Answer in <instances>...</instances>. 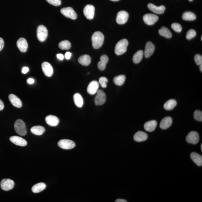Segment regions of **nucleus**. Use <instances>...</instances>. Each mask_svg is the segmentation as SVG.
<instances>
[{
  "label": "nucleus",
  "mask_w": 202,
  "mask_h": 202,
  "mask_svg": "<svg viewBox=\"0 0 202 202\" xmlns=\"http://www.w3.org/2000/svg\"><path fill=\"white\" fill-rule=\"evenodd\" d=\"M200 140L198 134L195 131H192L188 134L186 137V141L188 143L195 144H197Z\"/></svg>",
  "instance_id": "obj_9"
},
{
  "label": "nucleus",
  "mask_w": 202,
  "mask_h": 202,
  "mask_svg": "<svg viewBox=\"0 0 202 202\" xmlns=\"http://www.w3.org/2000/svg\"><path fill=\"white\" fill-rule=\"evenodd\" d=\"M182 19L186 21H193L196 20V16L194 13L191 12H186L182 15Z\"/></svg>",
  "instance_id": "obj_32"
},
{
  "label": "nucleus",
  "mask_w": 202,
  "mask_h": 202,
  "mask_svg": "<svg viewBox=\"0 0 202 202\" xmlns=\"http://www.w3.org/2000/svg\"><path fill=\"white\" fill-rule=\"evenodd\" d=\"M143 19L146 24L152 25L158 21L159 17L155 14L148 13L144 15Z\"/></svg>",
  "instance_id": "obj_8"
},
{
  "label": "nucleus",
  "mask_w": 202,
  "mask_h": 202,
  "mask_svg": "<svg viewBox=\"0 0 202 202\" xmlns=\"http://www.w3.org/2000/svg\"><path fill=\"white\" fill-rule=\"evenodd\" d=\"M28 83L30 84H33L34 82H35V80L33 78H29L28 79V80H27Z\"/></svg>",
  "instance_id": "obj_47"
},
{
  "label": "nucleus",
  "mask_w": 202,
  "mask_h": 202,
  "mask_svg": "<svg viewBox=\"0 0 202 202\" xmlns=\"http://www.w3.org/2000/svg\"><path fill=\"white\" fill-rule=\"evenodd\" d=\"M194 60L196 65H200L202 64V56L200 54H197L195 56Z\"/></svg>",
  "instance_id": "obj_40"
},
{
  "label": "nucleus",
  "mask_w": 202,
  "mask_h": 202,
  "mask_svg": "<svg viewBox=\"0 0 202 202\" xmlns=\"http://www.w3.org/2000/svg\"><path fill=\"white\" fill-rule=\"evenodd\" d=\"M108 81V79L105 77H100L99 78V83L103 88H106L107 87V83Z\"/></svg>",
  "instance_id": "obj_39"
},
{
  "label": "nucleus",
  "mask_w": 202,
  "mask_h": 202,
  "mask_svg": "<svg viewBox=\"0 0 202 202\" xmlns=\"http://www.w3.org/2000/svg\"><path fill=\"white\" fill-rule=\"evenodd\" d=\"M61 13L65 17L73 20H75L77 17L75 11L70 7L63 8L61 9Z\"/></svg>",
  "instance_id": "obj_6"
},
{
  "label": "nucleus",
  "mask_w": 202,
  "mask_h": 202,
  "mask_svg": "<svg viewBox=\"0 0 202 202\" xmlns=\"http://www.w3.org/2000/svg\"><path fill=\"white\" fill-rule=\"evenodd\" d=\"M1 187L3 190L4 191H9L13 189L14 186V182L13 180L5 179L1 181Z\"/></svg>",
  "instance_id": "obj_10"
},
{
  "label": "nucleus",
  "mask_w": 202,
  "mask_h": 202,
  "mask_svg": "<svg viewBox=\"0 0 202 202\" xmlns=\"http://www.w3.org/2000/svg\"><path fill=\"white\" fill-rule=\"evenodd\" d=\"M191 158L192 160L198 166H202V156L200 154L196 152H192L191 154Z\"/></svg>",
  "instance_id": "obj_25"
},
{
  "label": "nucleus",
  "mask_w": 202,
  "mask_h": 202,
  "mask_svg": "<svg viewBox=\"0 0 202 202\" xmlns=\"http://www.w3.org/2000/svg\"><path fill=\"white\" fill-rule=\"evenodd\" d=\"M189 1H192L193 0H189Z\"/></svg>",
  "instance_id": "obj_52"
},
{
  "label": "nucleus",
  "mask_w": 202,
  "mask_h": 202,
  "mask_svg": "<svg viewBox=\"0 0 202 202\" xmlns=\"http://www.w3.org/2000/svg\"><path fill=\"white\" fill-rule=\"evenodd\" d=\"M147 6L150 10L157 14H162L166 10V7L164 5L157 6L153 4L150 3L147 5Z\"/></svg>",
  "instance_id": "obj_17"
},
{
  "label": "nucleus",
  "mask_w": 202,
  "mask_h": 202,
  "mask_svg": "<svg viewBox=\"0 0 202 202\" xmlns=\"http://www.w3.org/2000/svg\"><path fill=\"white\" fill-rule=\"evenodd\" d=\"M144 53L142 50L139 51L134 54L133 57V60L135 64L139 63L142 59Z\"/></svg>",
  "instance_id": "obj_33"
},
{
  "label": "nucleus",
  "mask_w": 202,
  "mask_h": 202,
  "mask_svg": "<svg viewBox=\"0 0 202 202\" xmlns=\"http://www.w3.org/2000/svg\"><path fill=\"white\" fill-rule=\"evenodd\" d=\"M14 129L16 133L21 136L27 134V129L25 123L21 119H18L14 124Z\"/></svg>",
  "instance_id": "obj_3"
},
{
  "label": "nucleus",
  "mask_w": 202,
  "mask_h": 202,
  "mask_svg": "<svg viewBox=\"0 0 202 202\" xmlns=\"http://www.w3.org/2000/svg\"><path fill=\"white\" fill-rule=\"evenodd\" d=\"M4 107V105L3 102L0 99V111L3 110Z\"/></svg>",
  "instance_id": "obj_46"
},
{
  "label": "nucleus",
  "mask_w": 202,
  "mask_h": 202,
  "mask_svg": "<svg viewBox=\"0 0 202 202\" xmlns=\"http://www.w3.org/2000/svg\"><path fill=\"white\" fill-rule=\"evenodd\" d=\"M126 77L124 75H121L116 76L114 79V82L116 85L121 86L125 83Z\"/></svg>",
  "instance_id": "obj_34"
},
{
  "label": "nucleus",
  "mask_w": 202,
  "mask_h": 202,
  "mask_svg": "<svg viewBox=\"0 0 202 202\" xmlns=\"http://www.w3.org/2000/svg\"><path fill=\"white\" fill-rule=\"evenodd\" d=\"M95 7L92 5H87L85 7L84 13L85 17L89 20L93 18L95 14Z\"/></svg>",
  "instance_id": "obj_12"
},
{
  "label": "nucleus",
  "mask_w": 202,
  "mask_h": 202,
  "mask_svg": "<svg viewBox=\"0 0 202 202\" xmlns=\"http://www.w3.org/2000/svg\"><path fill=\"white\" fill-rule=\"evenodd\" d=\"M148 136L147 133L142 131H138L135 134L134 136V139L135 141L142 142L147 140Z\"/></svg>",
  "instance_id": "obj_22"
},
{
  "label": "nucleus",
  "mask_w": 202,
  "mask_h": 202,
  "mask_svg": "<svg viewBox=\"0 0 202 202\" xmlns=\"http://www.w3.org/2000/svg\"><path fill=\"white\" fill-rule=\"evenodd\" d=\"M92 45L95 49L100 48L103 44L104 41V36L102 32L97 31L93 33L92 35Z\"/></svg>",
  "instance_id": "obj_1"
},
{
  "label": "nucleus",
  "mask_w": 202,
  "mask_h": 202,
  "mask_svg": "<svg viewBox=\"0 0 202 202\" xmlns=\"http://www.w3.org/2000/svg\"><path fill=\"white\" fill-rule=\"evenodd\" d=\"M129 13L126 11H121L117 15L116 21L118 24H123L126 23L129 19Z\"/></svg>",
  "instance_id": "obj_11"
},
{
  "label": "nucleus",
  "mask_w": 202,
  "mask_h": 202,
  "mask_svg": "<svg viewBox=\"0 0 202 202\" xmlns=\"http://www.w3.org/2000/svg\"><path fill=\"white\" fill-rule=\"evenodd\" d=\"M9 140L14 144L20 147H25L27 144V142L25 139L19 136H12L10 137Z\"/></svg>",
  "instance_id": "obj_16"
},
{
  "label": "nucleus",
  "mask_w": 202,
  "mask_h": 202,
  "mask_svg": "<svg viewBox=\"0 0 202 202\" xmlns=\"http://www.w3.org/2000/svg\"><path fill=\"white\" fill-rule=\"evenodd\" d=\"M110 1H119V0H110Z\"/></svg>",
  "instance_id": "obj_50"
},
{
  "label": "nucleus",
  "mask_w": 202,
  "mask_h": 202,
  "mask_svg": "<svg viewBox=\"0 0 202 202\" xmlns=\"http://www.w3.org/2000/svg\"><path fill=\"white\" fill-rule=\"evenodd\" d=\"M48 35L47 28L43 25H40L37 30V36L38 39L41 42L44 41Z\"/></svg>",
  "instance_id": "obj_4"
},
{
  "label": "nucleus",
  "mask_w": 202,
  "mask_h": 202,
  "mask_svg": "<svg viewBox=\"0 0 202 202\" xmlns=\"http://www.w3.org/2000/svg\"><path fill=\"white\" fill-rule=\"evenodd\" d=\"M157 125V123L155 120L149 121L144 124V129L147 132H153L156 129Z\"/></svg>",
  "instance_id": "obj_23"
},
{
  "label": "nucleus",
  "mask_w": 202,
  "mask_h": 202,
  "mask_svg": "<svg viewBox=\"0 0 202 202\" xmlns=\"http://www.w3.org/2000/svg\"><path fill=\"white\" fill-rule=\"evenodd\" d=\"M42 68L43 73L47 77H50L53 75V69L51 64L47 62H44L42 64Z\"/></svg>",
  "instance_id": "obj_13"
},
{
  "label": "nucleus",
  "mask_w": 202,
  "mask_h": 202,
  "mask_svg": "<svg viewBox=\"0 0 202 202\" xmlns=\"http://www.w3.org/2000/svg\"><path fill=\"white\" fill-rule=\"evenodd\" d=\"M58 46L61 50H68L70 48L71 44L69 41L65 40L60 42Z\"/></svg>",
  "instance_id": "obj_35"
},
{
  "label": "nucleus",
  "mask_w": 202,
  "mask_h": 202,
  "mask_svg": "<svg viewBox=\"0 0 202 202\" xmlns=\"http://www.w3.org/2000/svg\"><path fill=\"white\" fill-rule=\"evenodd\" d=\"M106 95L102 90H98L95 99V103L97 106L102 105L105 103Z\"/></svg>",
  "instance_id": "obj_7"
},
{
  "label": "nucleus",
  "mask_w": 202,
  "mask_h": 202,
  "mask_svg": "<svg viewBox=\"0 0 202 202\" xmlns=\"http://www.w3.org/2000/svg\"><path fill=\"white\" fill-rule=\"evenodd\" d=\"M46 124L51 126L55 127L59 123V119L56 116L53 115L47 116L46 118Z\"/></svg>",
  "instance_id": "obj_19"
},
{
  "label": "nucleus",
  "mask_w": 202,
  "mask_h": 202,
  "mask_svg": "<svg viewBox=\"0 0 202 202\" xmlns=\"http://www.w3.org/2000/svg\"><path fill=\"white\" fill-rule=\"evenodd\" d=\"M159 33L161 36L166 38H171L172 36V34L170 30L165 27H162L159 29Z\"/></svg>",
  "instance_id": "obj_30"
},
{
  "label": "nucleus",
  "mask_w": 202,
  "mask_h": 202,
  "mask_svg": "<svg viewBox=\"0 0 202 202\" xmlns=\"http://www.w3.org/2000/svg\"><path fill=\"white\" fill-rule=\"evenodd\" d=\"M194 117L197 121L201 122L202 121V112L200 110H196L194 113Z\"/></svg>",
  "instance_id": "obj_37"
},
{
  "label": "nucleus",
  "mask_w": 202,
  "mask_h": 202,
  "mask_svg": "<svg viewBox=\"0 0 202 202\" xmlns=\"http://www.w3.org/2000/svg\"><path fill=\"white\" fill-rule=\"evenodd\" d=\"M129 45V42L126 39L120 40L116 44L115 51L117 55H121L126 52L127 48Z\"/></svg>",
  "instance_id": "obj_2"
},
{
  "label": "nucleus",
  "mask_w": 202,
  "mask_h": 202,
  "mask_svg": "<svg viewBox=\"0 0 202 202\" xmlns=\"http://www.w3.org/2000/svg\"><path fill=\"white\" fill-rule=\"evenodd\" d=\"M155 50V46L152 42L150 41L146 43L145 50L144 51V56L148 58L153 54Z\"/></svg>",
  "instance_id": "obj_15"
},
{
  "label": "nucleus",
  "mask_w": 202,
  "mask_h": 202,
  "mask_svg": "<svg viewBox=\"0 0 202 202\" xmlns=\"http://www.w3.org/2000/svg\"><path fill=\"white\" fill-rule=\"evenodd\" d=\"M115 202H127L126 200H124V199H118L115 201Z\"/></svg>",
  "instance_id": "obj_48"
},
{
  "label": "nucleus",
  "mask_w": 202,
  "mask_h": 202,
  "mask_svg": "<svg viewBox=\"0 0 202 202\" xmlns=\"http://www.w3.org/2000/svg\"><path fill=\"white\" fill-rule=\"evenodd\" d=\"M71 55V53L69 52H67L65 54V58H66V59L69 60L70 59Z\"/></svg>",
  "instance_id": "obj_43"
},
{
  "label": "nucleus",
  "mask_w": 202,
  "mask_h": 202,
  "mask_svg": "<svg viewBox=\"0 0 202 202\" xmlns=\"http://www.w3.org/2000/svg\"><path fill=\"white\" fill-rule=\"evenodd\" d=\"M46 187V184L43 183L41 182L33 186L32 188V191L33 193H39L44 190Z\"/></svg>",
  "instance_id": "obj_27"
},
{
  "label": "nucleus",
  "mask_w": 202,
  "mask_h": 202,
  "mask_svg": "<svg viewBox=\"0 0 202 202\" xmlns=\"http://www.w3.org/2000/svg\"><path fill=\"white\" fill-rule=\"evenodd\" d=\"M58 145L60 148L66 150L72 149L75 147L74 142L68 139H62L60 140Z\"/></svg>",
  "instance_id": "obj_5"
},
{
  "label": "nucleus",
  "mask_w": 202,
  "mask_h": 202,
  "mask_svg": "<svg viewBox=\"0 0 202 202\" xmlns=\"http://www.w3.org/2000/svg\"><path fill=\"white\" fill-rule=\"evenodd\" d=\"M99 83L96 80L91 82L87 87V91L88 94L90 95H94L96 94L99 90Z\"/></svg>",
  "instance_id": "obj_14"
},
{
  "label": "nucleus",
  "mask_w": 202,
  "mask_h": 202,
  "mask_svg": "<svg viewBox=\"0 0 202 202\" xmlns=\"http://www.w3.org/2000/svg\"><path fill=\"white\" fill-rule=\"evenodd\" d=\"M201 151H202V144H201Z\"/></svg>",
  "instance_id": "obj_51"
},
{
  "label": "nucleus",
  "mask_w": 202,
  "mask_h": 202,
  "mask_svg": "<svg viewBox=\"0 0 202 202\" xmlns=\"http://www.w3.org/2000/svg\"><path fill=\"white\" fill-rule=\"evenodd\" d=\"M109 61L107 55H103L100 57V61L98 63V67L100 70L103 71L105 69L106 64Z\"/></svg>",
  "instance_id": "obj_24"
},
{
  "label": "nucleus",
  "mask_w": 202,
  "mask_h": 202,
  "mask_svg": "<svg viewBox=\"0 0 202 202\" xmlns=\"http://www.w3.org/2000/svg\"><path fill=\"white\" fill-rule=\"evenodd\" d=\"M29 71V68L26 67H24L22 70V73L23 74H26L28 73Z\"/></svg>",
  "instance_id": "obj_44"
},
{
  "label": "nucleus",
  "mask_w": 202,
  "mask_h": 202,
  "mask_svg": "<svg viewBox=\"0 0 202 202\" xmlns=\"http://www.w3.org/2000/svg\"><path fill=\"white\" fill-rule=\"evenodd\" d=\"M17 45L19 50L21 52L25 53L28 50V42L24 38H21L18 39L17 42Z\"/></svg>",
  "instance_id": "obj_18"
},
{
  "label": "nucleus",
  "mask_w": 202,
  "mask_h": 202,
  "mask_svg": "<svg viewBox=\"0 0 202 202\" xmlns=\"http://www.w3.org/2000/svg\"><path fill=\"white\" fill-rule=\"evenodd\" d=\"M177 105V102L174 99H170L164 104V107L165 110H173Z\"/></svg>",
  "instance_id": "obj_31"
},
{
  "label": "nucleus",
  "mask_w": 202,
  "mask_h": 202,
  "mask_svg": "<svg viewBox=\"0 0 202 202\" xmlns=\"http://www.w3.org/2000/svg\"><path fill=\"white\" fill-rule=\"evenodd\" d=\"M57 58H58V59L61 60H63L64 59V55H63L62 54H57Z\"/></svg>",
  "instance_id": "obj_45"
},
{
  "label": "nucleus",
  "mask_w": 202,
  "mask_h": 202,
  "mask_svg": "<svg viewBox=\"0 0 202 202\" xmlns=\"http://www.w3.org/2000/svg\"><path fill=\"white\" fill-rule=\"evenodd\" d=\"M73 100L75 104L79 107H81L84 104V100L81 95L79 93L75 94Z\"/></svg>",
  "instance_id": "obj_29"
},
{
  "label": "nucleus",
  "mask_w": 202,
  "mask_h": 202,
  "mask_svg": "<svg viewBox=\"0 0 202 202\" xmlns=\"http://www.w3.org/2000/svg\"><path fill=\"white\" fill-rule=\"evenodd\" d=\"M171 28L175 32H181L182 30L181 25L178 23H173L171 25Z\"/></svg>",
  "instance_id": "obj_38"
},
{
  "label": "nucleus",
  "mask_w": 202,
  "mask_h": 202,
  "mask_svg": "<svg viewBox=\"0 0 202 202\" xmlns=\"http://www.w3.org/2000/svg\"><path fill=\"white\" fill-rule=\"evenodd\" d=\"M78 62L81 65L87 66L90 65L91 62V58L90 56L88 55H84L79 57Z\"/></svg>",
  "instance_id": "obj_28"
},
{
  "label": "nucleus",
  "mask_w": 202,
  "mask_h": 202,
  "mask_svg": "<svg viewBox=\"0 0 202 202\" xmlns=\"http://www.w3.org/2000/svg\"><path fill=\"white\" fill-rule=\"evenodd\" d=\"M173 122L172 118L170 117H166L161 121L160 124L161 129H168L171 126Z\"/></svg>",
  "instance_id": "obj_21"
},
{
  "label": "nucleus",
  "mask_w": 202,
  "mask_h": 202,
  "mask_svg": "<svg viewBox=\"0 0 202 202\" xmlns=\"http://www.w3.org/2000/svg\"><path fill=\"white\" fill-rule=\"evenodd\" d=\"M196 31L192 29L189 30L187 33L186 36L187 39H188V40H190V39L194 38L196 36Z\"/></svg>",
  "instance_id": "obj_36"
},
{
  "label": "nucleus",
  "mask_w": 202,
  "mask_h": 202,
  "mask_svg": "<svg viewBox=\"0 0 202 202\" xmlns=\"http://www.w3.org/2000/svg\"><path fill=\"white\" fill-rule=\"evenodd\" d=\"M48 2L55 6H60L61 4V0H46Z\"/></svg>",
  "instance_id": "obj_41"
},
{
  "label": "nucleus",
  "mask_w": 202,
  "mask_h": 202,
  "mask_svg": "<svg viewBox=\"0 0 202 202\" xmlns=\"http://www.w3.org/2000/svg\"><path fill=\"white\" fill-rule=\"evenodd\" d=\"M9 98L11 103L15 107L21 108L22 106V103L21 100L16 95L13 94H10L9 95Z\"/></svg>",
  "instance_id": "obj_20"
},
{
  "label": "nucleus",
  "mask_w": 202,
  "mask_h": 202,
  "mask_svg": "<svg viewBox=\"0 0 202 202\" xmlns=\"http://www.w3.org/2000/svg\"><path fill=\"white\" fill-rule=\"evenodd\" d=\"M4 46V41L2 38L0 37V51L2 50Z\"/></svg>",
  "instance_id": "obj_42"
},
{
  "label": "nucleus",
  "mask_w": 202,
  "mask_h": 202,
  "mask_svg": "<svg viewBox=\"0 0 202 202\" xmlns=\"http://www.w3.org/2000/svg\"><path fill=\"white\" fill-rule=\"evenodd\" d=\"M31 133L33 134L41 136L46 131V129L44 127L38 125L32 127L31 129Z\"/></svg>",
  "instance_id": "obj_26"
},
{
  "label": "nucleus",
  "mask_w": 202,
  "mask_h": 202,
  "mask_svg": "<svg viewBox=\"0 0 202 202\" xmlns=\"http://www.w3.org/2000/svg\"><path fill=\"white\" fill-rule=\"evenodd\" d=\"M200 65V70L201 71V72H202V64H201V65Z\"/></svg>",
  "instance_id": "obj_49"
}]
</instances>
